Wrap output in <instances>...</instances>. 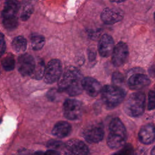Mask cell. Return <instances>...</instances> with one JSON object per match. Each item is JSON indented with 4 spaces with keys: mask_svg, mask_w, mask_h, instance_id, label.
<instances>
[{
    "mask_svg": "<svg viewBox=\"0 0 155 155\" xmlns=\"http://www.w3.org/2000/svg\"><path fill=\"white\" fill-rule=\"evenodd\" d=\"M82 76L76 67H67L58 82L59 90L64 91L70 96H77L83 91Z\"/></svg>",
    "mask_w": 155,
    "mask_h": 155,
    "instance_id": "1",
    "label": "cell"
},
{
    "mask_svg": "<svg viewBox=\"0 0 155 155\" xmlns=\"http://www.w3.org/2000/svg\"><path fill=\"white\" fill-rule=\"evenodd\" d=\"M62 151L65 155H87L89 152L86 144L77 139L68 140L64 144Z\"/></svg>",
    "mask_w": 155,
    "mask_h": 155,
    "instance_id": "7",
    "label": "cell"
},
{
    "mask_svg": "<svg viewBox=\"0 0 155 155\" xmlns=\"http://www.w3.org/2000/svg\"><path fill=\"white\" fill-rule=\"evenodd\" d=\"M82 107L80 101L74 99H67L63 105V113L68 120H77L82 114Z\"/></svg>",
    "mask_w": 155,
    "mask_h": 155,
    "instance_id": "6",
    "label": "cell"
},
{
    "mask_svg": "<svg viewBox=\"0 0 155 155\" xmlns=\"http://www.w3.org/2000/svg\"><path fill=\"white\" fill-rule=\"evenodd\" d=\"M62 67L58 59H52L45 67L44 79L47 84H53L59 80L62 76Z\"/></svg>",
    "mask_w": 155,
    "mask_h": 155,
    "instance_id": "5",
    "label": "cell"
},
{
    "mask_svg": "<svg viewBox=\"0 0 155 155\" xmlns=\"http://www.w3.org/2000/svg\"><path fill=\"white\" fill-rule=\"evenodd\" d=\"M114 47L113 38L107 34L103 35L98 44V51L99 54L104 58L108 57L112 54Z\"/></svg>",
    "mask_w": 155,
    "mask_h": 155,
    "instance_id": "12",
    "label": "cell"
},
{
    "mask_svg": "<svg viewBox=\"0 0 155 155\" xmlns=\"http://www.w3.org/2000/svg\"><path fill=\"white\" fill-rule=\"evenodd\" d=\"M125 90L119 86L107 85L101 91L102 100L108 109H113L118 106L125 97Z\"/></svg>",
    "mask_w": 155,
    "mask_h": 155,
    "instance_id": "3",
    "label": "cell"
},
{
    "mask_svg": "<svg viewBox=\"0 0 155 155\" xmlns=\"http://www.w3.org/2000/svg\"><path fill=\"white\" fill-rule=\"evenodd\" d=\"M127 139V131L122 121L117 117L113 118L109 125V133L107 142L112 149L123 147Z\"/></svg>",
    "mask_w": 155,
    "mask_h": 155,
    "instance_id": "2",
    "label": "cell"
},
{
    "mask_svg": "<svg viewBox=\"0 0 155 155\" xmlns=\"http://www.w3.org/2000/svg\"><path fill=\"white\" fill-rule=\"evenodd\" d=\"M1 64L3 68L7 71H12L15 66V61L13 54H8L6 55L1 61Z\"/></svg>",
    "mask_w": 155,
    "mask_h": 155,
    "instance_id": "20",
    "label": "cell"
},
{
    "mask_svg": "<svg viewBox=\"0 0 155 155\" xmlns=\"http://www.w3.org/2000/svg\"><path fill=\"white\" fill-rule=\"evenodd\" d=\"M123 12L116 8H105L101 13V18L106 24H114L119 22L123 18Z\"/></svg>",
    "mask_w": 155,
    "mask_h": 155,
    "instance_id": "11",
    "label": "cell"
},
{
    "mask_svg": "<svg viewBox=\"0 0 155 155\" xmlns=\"http://www.w3.org/2000/svg\"><path fill=\"white\" fill-rule=\"evenodd\" d=\"M2 24L4 27L8 30H13L15 29L18 26V19L17 16L7 18V19H2Z\"/></svg>",
    "mask_w": 155,
    "mask_h": 155,
    "instance_id": "21",
    "label": "cell"
},
{
    "mask_svg": "<svg viewBox=\"0 0 155 155\" xmlns=\"http://www.w3.org/2000/svg\"><path fill=\"white\" fill-rule=\"evenodd\" d=\"M82 87L84 90L91 97L97 96L101 93L102 87L100 82L91 77H85L82 80Z\"/></svg>",
    "mask_w": 155,
    "mask_h": 155,
    "instance_id": "13",
    "label": "cell"
},
{
    "mask_svg": "<svg viewBox=\"0 0 155 155\" xmlns=\"http://www.w3.org/2000/svg\"><path fill=\"white\" fill-rule=\"evenodd\" d=\"M44 153H42V151H37L33 155H44Z\"/></svg>",
    "mask_w": 155,
    "mask_h": 155,
    "instance_id": "31",
    "label": "cell"
},
{
    "mask_svg": "<svg viewBox=\"0 0 155 155\" xmlns=\"http://www.w3.org/2000/svg\"><path fill=\"white\" fill-rule=\"evenodd\" d=\"M27 41L25 38L22 36L15 37L12 42V47L15 51L18 53H24L27 48Z\"/></svg>",
    "mask_w": 155,
    "mask_h": 155,
    "instance_id": "18",
    "label": "cell"
},
{
    "mask_svg": "<svg viewBox=\"0 0 155 155\" xmlns=\"http://www.w3.org/2000/svg\"><path fill=\"white\" fill-rule=\"evenodd\" d=\"M88 58H89V59L90 61H93L96 58V53L94 51H91L89 54H88Z\"/></svg>",
    "mask_w": 155,
    "mask_h": 155,
    "instance_id": "30",
    "label": "cell"
},
{
    "mask_svg": "<svg viewBox=\"0 0 155 155\" xmlns=\"http://www.w3.org/2000/svg\"><path fill=\"white\" fill-rule=\"evenodd\" d=\"M45 69V67L44 66V62L42 60H41L39 62L36 63L35 70L32 74L34 78L36 79H41L42 77H44Z\"/></svg>",
    "mask_w": 155,
    "mask_h": 155,
    "instance_id": "22",
    "label": "cell"
},
{
    "mask_svg": "<svg viewBox=\"0 0 155 155\" xmlns=\"http://www.w3.org/2000/svg\"><path fill=\"white\" fill-rule=\"evenodd\" d=\"M151 155H155V146L153 148L151 151Z\"/></svg>",
    "mask_w": 155,
    "mask_h": 155,
    "instance_id": "32",
    "label": "cell"
},
{
    "mask_svg": "<svg viewBox=\"0 0 155 155\" xmlns=\"http://www.w3.org/2000/svg\"><path fill=\"white\" fill-rule=\"evenodd\" d=\"M148 110H152L155 108V92L150 91L148 97Z\"/></svg>",
    "mask_w": 155,
    "mask_h": 155,
    "instance_id": "25",
    "label": "cell"
},
{
    "mask_svg": "<svg viewBox=\"0 0 155 155\" xmlns=\"http://www.w3.org/2000/svg\"><path fill=\"white\" fill-rule=\"evenodd\" d=\"M104 130L102 124L94 123L87 126L83 131L84 139L89 143H97L102 140Z\"/></svg>",
    "mask_w": 155,
    "mask_h": 155,
    "instance_id": "8",
    "label": "cell"
},
{
    "mask_svg": "<svg viewBox=\"0 0 155 155\" xmlns=\"http://www.w3.org/2000/svg\"><path fill=\"white\" fill-rule=\"evenodd\" d=\"M64 144L62 141L58 140H50L48 141L47 143V147L51 150H63Z\"/></svg>",
    "mask_w": 155,
    "mask_h": 155,
    "instance_id": "24",
    "label": "cell"
},
{
    "mask_svg": "<svg viewBox=\"0 0 155 155\" xmlns=\"http://www.w3.org/2000/svg\"><path fill=\"white\" fill-rule=\"evenodd\" d=\"M44 155H61L60 153L56 151V150H49L46 151Z\"/></svg>",
    "mask_w": 155,
    "mask_h": 155,
    "instance_id": "29",
    "label": "cell"
},
{
    "mask_svg": "<svg viewBox=\"0 0 155 155\" xmlns=\"http://www.w3.org/2000/svg\"><path fill=\"white\" fill-rule=\"evenodd\" d=\"M154 19H155V12H154Z\"/></svg>",
    "mask_w": 155,
    "mask_h": 155,
    "instance_id": "33",
    "label": "cell"
},
{
    "mask_svg": "<svg viewBox=\"0 0 155 155\" xmlns=\"http://www.w3.org/2000/svg\"><path fill=\"white\" fill-rule=\"evenodd\" d=\"M71 131V126L68 122L65 121H59L54 125L51 133L54 136L62 138L69 135Z\"/></svg>",
    "mask_w": 155,
    "mask_h": 155,
    "instance_id": "16",
    "label": "cell"
},
{
    "mask_svg": "<svg viewBox=\"0 0 155 155\" xmlns=\"http://www.w3.org/2000/svg\"><path fill=\"white\" fill-rule=\"evenodd\" d=\"M36 63L34 58L28 54H21L18 59V69L23 76L32 75L34 73Z\"/></svg>",
    "mask_w": 155,
    "mask_h": 155,
    "instance_id": "9",
    "label": "cell"
},
{
    "mask_svg": "<svg viewBox=\"0 0 155 155\" xmlns=\"http://www.w3.org/2000/svg\"><path fill=\"white\" fill-rule=\"evenodd\" d=\"M127 84L130 89L137 90L149 85L150 80L148 76L144 74L136 73L129 78Z\"/></svg>",
    "mask_w": 155,
    "mask_h": 155,
    "instance_id": "14",
    "label": "cell"
},
{
    "mask_svg": "<svg viewBox=\"0 0 155 155\" xmlns=\"http://www.w3.org/2000/svg\"><path fill=\"white\" fill-rule=\"evenodd\" d=\"M145 95L142 92L132 93L126 100L124 110L125 113L131 117L141 116L145 110Z\"/></svg>",
    "mask_w": 155,
    "mask_h": 155,
    "instance_id": "4",
    "label": "cell"
},
{
    "mask_svg": "<svg viewBox=\"0 0 155 155\" xmlns=\"http://www.w3.org/2000/svg\"><path fill=\"white\" fill-rule=\"evenodd\" d=\"M31 46L33 50H41L45 44V38L43 36L39 34H33L30 37Z\"/></svg>",
    "mask_w": 155,
    "mask_h": 155,
    "instance_id": "19",
    "label": "cell"
},
{
    "mask_svg": "<svg viewBox=\"0 0 155 155\" xmlns=\"http://www.w3.org/2000/svg\"><path fill=\"white\" fill-rule=\"evenodd\" d=\"M19 5L18 1H7L4 5L2 11V19L10 18L16 17V14L18 12Z\"/></svg>",
    "mask_w": 155,
    "mask_h": 155,
    "instance_id": "17",
    "label": "cell"
},
{
    "mask_svg": "<svg viewBox=\"0 0 155 155\" xmlns=\"http://www.w3.org/2000/svg\"><path fill=\"white\" fill-rule=\"evenodd\" d=\"M33 12V7L31 4H26L24 6L21 12L20 18L22 21H27Z\"/></svg>",
    "mask_w": 155,
    "mask_h": 155,
    "instance_id": "23",
    "label": "cell"
},
{
    "mask_svg": "<svg viewBox=\"0 0 155 155\" xmlns=\"http://www.w3.org/2000/svg\"><path fill=\"white\" fill-rule=\"evenodd\" d=\"M139 140L143 144H150L155 140V126L152 124L143 125L138 133Z\"/></svg>",
    "mask_w": 155,
    "mask_h": 155,
    "instance_id": "15",
    "label": "cell"
},
{
    "mask_svg": "<svg viewBox=\"0 0 155 155\" xmlns=\"http://www.w3.org/2000/svg\"><path fill=\"white\" fill-rule=\"evenodd\" d=\"M128 56V48L127 45L123 42H118L114 47L112 53L111 61L115 67H119L123 65Z\"/></svg>",
    "mask_w": 155,
    "mask_h": 155,
    "instance_id": "10",
    "label": "cell"
},
{
    "mask_svg": "<svg viewBox=\"0 0 155 155\" xmlns=\"http://www.w3.org/2000/svg\"><path fill=\"white\" fill-rule=\"evenodd\" d=\"M5 47H6V44H5V41L4 39V36L3 35L2 33H1V55H2L5 50Z\"/></svg>",
    "mask_w": 155,
    "mask_h": 155,
    "instance_id": "28",
    "label": "cell"
},
{
    "mask_svg": "<svg viewBox=\"0 0 155 155\" xmlns=\"http://www.w3.org/2000/svg\"><path fill=\"white\" fill-rule=\"evenodd\" d=\"M133 154V149L130 145H128L124 147L122 150L118 152L112 154V155H132Z\"/></svg>",
    "mask_w": 155,
    "mask_h": 155,
    "instance_id": "27",
    "label": "cell"
},
{
    "mask_svg": "<svg viewBox=\"0 0 155 155\" xmlns=\"http://www.w3.org/2000/svg\"><path fill=\"white\" fill-rule=\"evenodd\" d=\"M124 80V76L120 73L116 71L113 74L112 82L114 83V85H117L118 84H120L123 83Z\"/></svg>",
    "mask_w": 155,
    "mask_h": 155,
    "instance_id": "26",
    "label": "cell"
}]
</instances>
